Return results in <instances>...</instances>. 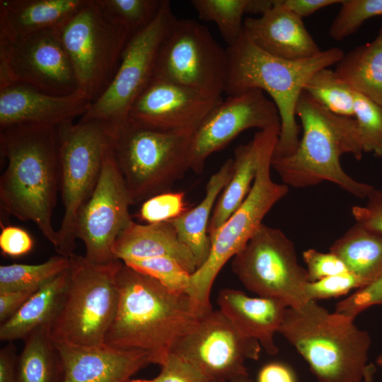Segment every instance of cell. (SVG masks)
<instances>
[{
    "label": "cell",
    "instance_id": "cell-1",
    "mask_svg": "<svg viewBox=\"0 0 382 382\" xmlns=\"http://www.w3.org/2000/svg\"><path fill=\"white\" fill-rule=\"evenodd\" d=\"M1 152L6 167L0 178V203L9 214L32 221L54 248L52 224L59 190V127L33 124L0 129Z\"/></svg>",
    "mask_w": 382,
    "mask_h": 382
},
{
    "label": "cell",
    "instance_id": "cell-2",
    "mask_svg": "<svg viewBox=\"0 0 382 382\" xmlns=\"http://www.w3.org/2000/svg\"><path fill=\"white\" fill-rule=\"evenodd\" d=\"M116 282L118 306L104 344L146 352L161 366L200 317L192 299L171 291L124 262Z\"/></svg>",
    "mask_w": 382,
    "mask_h": 382
},
{
    "label": "cell",
    "instance_id": "cell-3",
    "mask_svg": "<svg viewBox=\"0 0 382 382\" xmlns=\"http://www.w3.org/2000/svg\"><path fill=\"white\" fill-rule=\"evenodd\" d=\"M296 115L303 129L296 150L273 156L271 162L283 183L299 188L328 181L354 197L367 198L375 188L349 176L340 164L343 154L359 160L364 153L355 119L331 112L304 91Z\"/></svg>",
    "mask_w": 382,
    "mask_h": 382
},
{
    "label": "cell",
    "instance_id": "cell-4",
    "mask_svg": "<svg viewBox=\"0 0 382 382\" xmlns=\"http://www.w3.org/2000/svg\"><path fill=\"white\" fill-rule=\"evenodd\" d=\"M226 52L228 69L224 93L229 96L260 89L267 93L281 121L273 156L292 154L300 141L296 109L306 82L317 71L335 65L344 52L330 47L308 59H285L260 50L243 31L236 43L228 46Z\"/></svg>",
    "mask_w": 382,
    "mask_h": 382
},
{
    "label": "cell",
    "instance_id": "cell-5",
    "mask_svg": "<svg viewBox=\"0 0 382 382\" xmlns=\"http://www.w3.org/2000/svg\"><path fill=\"white\" fill-rule=\"evenodd\" d=\"M354 321L308 301L287 308L278 332L306 361L318 382H364L371 338Z\"/></svg>",
    "mask_w": 382,
    "mask_h": 382
},
{
    "label": "cell",
    "instance_id": "cell-6",
    "mask_svg": "<svg viewBox=\"0 0 382 382\" xmlns=\"http://www.w3.org/2000/svg\"><path fill=\"white\" fill-rule=\"evenodd\" d=\"M67 286L48 327L52 340L74 347L103 345L119 300L116 275L122 262L94 264L72 255Z\"/></svg>",
    "mask_w": 382,
    "mask_h": 382
},
{
    "label": "cell",
    "instance_id": "cell-7",
    "mask_svg": "<svg viewBox=\"0 0 382 382\" xmlns=\"http://www.w3.org/2000/svg\"><path fill=\"white\" fill-rule=\"evenodd\" d=\"M191 136L127 123L112 134L110 146L131 204L170 191L190 169Z\"/></svg>",
    "mask_w": 382,
    "mask_h": 382
},
{
    "label": "cell",
    "instance_id": "cell-8",
    "mask_svg": "<svg viewBox=\"0 0 382 382\" xmlns=\"http://www.w3.org/2000/svg\"><path fill=\"white\" fill-rule=\"evenodd\" d=\"M277 141L278 137L266 146L250 192L241 205L209 236V256L190 276L188 295L200 316L212 309L211 291L222 267L245 245L266 214L289 192L288 186L274 182L270 173Z\"/></svg>",
    "mask_w": 382,
    "mask_h": 382
},
{
    "label": "cell",
    "instance_id": "cell-9",
    "mask_svg": "<svg viewBox=\"0 0 382 382\" xmlns=\"http://www.w3.org/2000/svg\"><path fill=\"white\" fill-rule=\"evenodd\" d=\"M59 132L64 214L54 249L58 255L70 257L74 254L79 213L96 187L112 132L105 122L92 120L64 123L59 126Z\"/></svg>",
    "mask_w": 382,
    "mask_h": 382
},
{
    "label": "cell",
    "instance_id": "cell-10",
    "mask_svg": "<svg viewBox=\"0 0 382 382\" xmlns=\"http://www.w3.org/2000/svg\"><path fill=\"white\" fill-rule=\"evenodd\" d=\"M58 33L80 92L95 102L112 82L132 34L110 21L95 0H89Z\"/></svg>",
    "mask_w": 382,
    "mask_h": 382
},
{
    "label": "cell",
    "instance_id": "cell-11",
    "mask_svg": "<svg viewBox=\"0 0 382 382\" xmlns=\"http://www.w3.org/2000/svg\"><path fill=\"white\" fill-rule=\"evenodd\" d=\"M231 268L242 284L260 297L299 308L308 301L306 269L297 261L294 243L279 228L262 224L232 258Z\"/></svg>",
    "mask_w": 382,
    "mask_h": 382
},
{
    "label": "cell",
    "instance_id": "cell-12",
    "mask_svg": "<svg viewBox=\"0 0 382 382\" xmlns=\"http://www.w3.org/2000/svg\"><path fill=\"white\" fill-rule=\"evenodd\" d=\"M176 19L170 1L163 0L154 21L130 36L110 86L79 120L103 121L112 134L127 123L131 106L154 76L161 45Z\"/></svg>",
    "mask_w": 382,
    "mask_h": 382
},
{
    "label": "cell",
    "instance_id": "cell-13",
    "mask_svg": "<svg viewBox=\"0 0 382 382\" xmlns=\"http://www.w3.org/2000/svg\"><path fill=\"white\" fill-rule=\"evenodd\" d=\"M228 57L209 30L193 19H176L162 42L154 76L203 94L221 97Z\"/></svg>",
    "mask_w": 382,
    "mask_h": 382
},
{
    "label": "cell",
    "instance_id": "cell-14",
    "mask_svg": "<svg viewBox=\"0 0 382 382\" xmlns=\"http://www.w3.org/2000/svg\"><path fill=\"white\" fill-rule=\"evenodd\" d=\"M14 84L57 96L81 93L58 29L0 37V88Z\"/></svg>",
    "mask_w": 382,
    "mask_h": 382
},
{
    "label": "cell",
    "instance_id": "cell-15",
    "mask_svg": "<svg viewBox=\"0 0 382 382\" xmlns=\"http://www.w3.org/2000/svg\"><path fill=\"white\" fill-rule=\"evenodd\" d=\"M262 347L246 336L219 309L199 317L173 347L209 381H228L248 376L247 360H257Z\"/></svg>",
    "mask_w": 382,
    "mask_h": 382
},
{
    "label": "cell",
    "instance_id": "cell-16",
    "mask_svg": "<svg viewBox=\"0 0 382 382\" xmlns=\"http://www.w3.org/2000/svg\"><path fill=\"white\" fill-rule=\"evenodd\" d=\"M110 142L96 187L81 209L76 224V238L85 245L84 257L94 264L117 260L113 253L115 243L132 221L129 194Z\"/></svg>",
    "mask_w": 382,
    "mask_h": 382
},
{
    "label": "cell",
    "instance_id": "cell-17",
    "mask_svg": "<svg viewBox=\"0 0 382 382\" xmlns=\"http://www.w3.org/2000/svg\"><path fill=\"white\" fill-rule=\"evenodd\" d=\"M279 111L265 93L252 89L229 96L216 105L191 136L190 169L202 173L207 158L224 148L242 132L280 129Z\"/></svg>",
    "mask_w": 382,
    "mask_h": 382
},
{
    "label": "cell",
    "instance_id": "cell-18",
    "mask_svg": "<svg viewBox=\"0 0 382 382\" xmlns=\"http://www.w3.org/2000/svg\"><path fill=\"white\" fill-rule=\"evenodd\" d=\"M222 100L154 76L130 108L127 122L155 131L192 136Z\"/></svg>",
    "mask_w": 382,
    "mask_h": 382
},
{
    "label": "cell",
    "instance_id": "cell-19",
    "mask_svg": "<svg viewBox=\"0 0 382 382\" xmlns=\"http://www.w3.org/2000/svg\"><path fill=\"white\" fill-rule=\"evenodd\" d=\"M90 105L81 93L57 96L23 85L7 86L0 88V129L21 124L59 127L83 116Z\"/></svg>",
    "mask_w": 382,
    "mask_h": 382
},
{
    "label": "cell",
    "instance_id": "cell-20",
    "mask_svg": "<svg viewBox=\"0 0 382 382\" xmlns=\"http://www.w3.org/2000/svg\"><path fill=\"white\" fill-rule=\"evenodd\" d=\"M55 345L63 361V382H128L137 372L154 364L149 353L137 349H116L105 344Z\"/></svg>",
    "mask_w": 382,
    "mask_h": 382
},
{
    "label": "cell",
    "instance_id": "cell-21",
    "mask_svg": "<svg viewBox=\"0 0 382 382\" xmlns=\"http://www.w3.org/2000/svg\"><path fill=\"white\" fill-rule=\"evenodd\" d=\"M243 31L260 50L279 58L300 60L322 52L303 19L282 7L277 0L262 15L245 18Z\"/></svg>",
    "mask_w": 382,
    "mask_h": 382
},
{
    "label": "cell",
    "instance_id": "cell-22",
    "mask_svg": "<svg viewBox=\"0 0 382 382\" xmlns=\"http://www.w3.org/2000/svg\"><path fill=\"white\" fill-rule=\"evenodd\" d=\"M219 310L244 335L257 340L270 355L278 353L274 335L282 324L287 306L267 297H251L242 291L226 288L216 299Z\"/></svg>",
    "mask_w": 382,
    "mask_h": 382
},
{
    "label": "cell",
    "instance_id": "cell-23",
    "mask_svg": "<svg viewBox=\"0 0 382 382\" xmlns=\"http://www.w3.org/2000/svg\"><path fill=\"white\" fill-rule=\"evenodd\" d=\"M113 253L122 262L166 257L178 261L191 274L198 268L189 248L170 221L139 224L133 220L117 237Z\"/></svg>",
    "mask_w": 382,
    "mask_h": 382
},
{
    "label": "cell",
    "instance_id": "cell-24",
    "mask_svg": "<svg viewBox=\"0 0 382 382\" xmlns=\"http://www.w3.org/2000/svg\"><path fill=\"white\" fill-rule=\"evenodd\" d=\"M89 0H1L0 37L60 28Z\"/></svg>",
    "mask_w": 382,
    "mask_h": 382
},
{
    "label": "cell",
    "instance_id": "cell-25",
    "mask_svg": "<svg viewBox=\"0 0 382 382\" xmlns=\"http://www.w3.org/2000/svg\"><path fill=\"white\" fill-rule=\"evenodd\" d=\"M279 128L259 130L252 140L234 150L233 171L214 206L208 233L212 235L241 205L255 179L263 152L267 144L279 137Z\"/></svg>",
    "mask_w": 382,
    "mask_h": 382
},
{
    "label": "cell",
    "instance_id": "cell-26",
    "mask_svg": "<svg viewBox=\"0 0 382 382\" xmlns=\"http://www.w3.org/2000/svg\"><path fill=\"white\" fill-rule=\"evenodd\" d=\"M233 171V160L228 158L209 179L205 195L195 207L180 216L169 221L180 240L193 254L198 268L207 260L211 248L208 233L209 223L222 190L230 180ZM197 268V269H198Z\"/></svg>",
    "mask_w": 382,
    "mask_h": 382
},
{
    "label": "cell",
    "instance_id": "cell-27",
    "mask_svg": "<svg viewBox=\"0 0 382 382\" xmlns=\"http://www.w3.org/2000/svg\"><path fill=\"white\" fill-rule=\"evenodd\" d=\"M69 276V268L40 286L12 317L1 323L0 340H23L35 330L49 327L61 306Z\"/></svg>",
    "mask_w": 382,
    "mask_h": 382
},
{
    "label": "cell",
    "instance_id": "cell-28",
    "mask_svg": "<svg viewBox=\"0 0 382 382\" xmlns=\"http://www.w3.org/2000/svg\"><path fill=\"white\" fill-rule=\"evenodd\" d=\"M334 71L356 93L382 106V26L372 41L345 54Z\"/></svg>",
    "mask_w": 382,
    "mask_h": 382
},
{
    "label": "cell",
    "instance_id": "cell-29",
    "mask_svg": "<svg viewBox=\"0 0 382 382\" xmlns=\"http://www.w3.org/2000/svg\"><path fill=\"white\" fill-rule=\"evenodd\" d=\"M330 252L336 255L365 285L382 275L381 232L356 223L333 243Z\"/></svg>",
    "mask_w": 382,
    "mask_h": 382
},
{
    "label": "cell",
    "instance_id": "cell-30",
    "mask_svg": "<svg viewBox=\"0 0 382 382\" xmlns=\"http://www.w3.org/2000/svg\"><path fill=\"white\" fill-rule=\"evenodd\" d=\"M23 342L18 357L16 382H63L62 359L48 327L35 330Z\"/></svg>",
    "mask_w": 382,
    "mask_h": 382
},
{
    "label": "cell",
    "instance_id": "cell-31",
    "mask_svg": "<svg viewBox=\"0 0 382 382\" xmlns=\"http://www.w3.org/2000/svg\"><path fill=\"white\" fill-rule=\"evenodd\" d=\"M71 258L57 255L35 265L18 264L0 266V292L39 289L69 268Z\"/></svg>",
    "mask_w": 382,
    "mask_h": 382
},
{
    "label": "cell",
    "instance_id": "cell-32",
    "mask_svg": "<svg viewBox=\"0 0 382 382\" xmlns=\"http://www.w3.org/2000/svg\"><path fill=\"white\" fill-rule=\"evenodd\" d=\"M303 91L331 112L354 117L356 92L334 70L317 71L306 82Z\"/></svg>",
    "mask_w": 382,
    "mask_h": 382
},
{
    "label": "cell",
    "instance_id": "cell-33",
    "mask_svg": "<svg viewBox=\"0 0 382 382\" xmlns=\"http://www.w3.org/2000/svg\"><path fill=\"white\" fill-rule=\"evenodd\" d=\"M198 17L214 22L223 39L231 46L243 33V16L249 0H192Z\"/></svg>",
    "mask_w": 382,
    "mask_h": 382
},
{
    "label": "cell",
    "instance_id": "cell-34",
    "mask_svg": "<svg viewBox=\"0 0 382 382\" xmlns=\"http://www.w3.org/2000/svg\"><path fill=\"white\" fill-rule=\"evenodd\" d=\"M112 22L134 34L149 26L158 16L163 0H95Z\"/></svg>",
    "mask_w": 382,
    "mask_h": 382
},
{
    "label": "cell",
    "instance_id": "cell-35",
    "mask_svg": "<svg viewBox=\"0 0 382 382\" xmlns=\"http://www.w3.org/2000/svg\"><path fill=\"white\" fill-rule=\"evenodd\" d=\"M124 263L152 277L171 291L188 294L191 274L172 258L152 257L129 260Z\"/></svg>",
    "mask_w": 382,
    "mask_h": 382
},
{
    "label": "cell",
    "instance_id": "cell-36",
    "mask_svg": "<svg viewBox=\"0 0 382 382\" xmlns=\"http://www.w3.org/2000/svg\"><path fill=\"white\" fill-rule=\"evenodd\" d=\"M332 20L329 36L342 40L352 35L367 20L382 16V0H343Z\"/></svg>",
    "mask_w": 382,
    "mask_h": 382
},
{
    "label": "cell",
    "instance_id": "cell-37",
    "mask_svg": "<svg viewBox=\"0 0 382 382\" xmlns=\"http://www.w3.org/2000/svg\"><path fill=\"white\" fill-rule=\"evenodd\" d=\"M354 111L364 152L382 158V106L356 93Z\"/></svg>",
    "mask_w": 382,
    "mask_h": 382
},
{
    "label": "cell",
    "instance_id": "cell-38",
    "mask_svg": "<svg viewBox=\"0 0 382 382\" xmlns=\"http://www.w3.org/2000/svg\"><path fill=\"white\" fill-rule=\"evenodd\" d=\"M189 209L185 192L170 190L143 202L137 216L145 224L160 223L173 220Z\"/></svg>",
    "mask_w": 382,
    "mask_h": 382
},
{
    "label": "cell",
    "instance_id": "cell-39",
    "mask_svg": "<svg viewBox=\"0 0 382 382\" xmlns=\"http://www.w3.org/2000/svg\"><path fill=\"white\" fill-rule=\"evenodd\" d=\"M364 282L349 271L323 278L316 282H308L306 286L308 301H318L338 297L352 289L364 286Z\"/></svg>",
    "mask_w": 382,
    "mask_h": 382
},
{
    "label": "cell",
    "instance_id": "cell-40",
    "mask_svg": "<svg viewBox=\"0 0 382 382\" xmlns=\"http://www.w3.org/2000/svg\"><path fill=\"white\" fill-rule=\"evenodd\" d=\"M308 282L348 272L345 263L334 253H323L310 248L303 252Z\"/></svg>",
    "mask_w": 382,
    "mask_h": 382
},
{
    "label": "cell",
    "instance_id": "cell-41",
    "mask_svg": "<svg viewBox=\"0 0 382 382\" xmlns=\"http://www.w3.org/2000/svg\"><path fill=\"white\" fill-rule=\"evenodd\" d=\"M161 367L155 382H209L192 364L171 352Z\"/></svg>",
    "mask_w": 382,
    "mask_h": 382
},
{
    "label": "cell",
    "instance_id": "cell-42",
    "mask_svg": "<svg viewBox=\"0 0 382 382\" xmlns=\"http://www.w3.org/2000/svg\"><path fill=\"white\" fill-rule=\"evenodd\" d=\"M34 245L31 236L23 228L15 226L1 228L0 249L3 255L18 257L30 253Z\"/></svg>",
    "mask_w": 382,
    "mask_h": 382
},
{
    "label": "cell",
    "instance_id": "cell-43",
    "mask_svg": "<svg viewBox=\"0 0 382 382\" xmlns=\"http://www.w3.org/2000/svg\"><path fill=\"white\" fill-rule=\"evenodd\" d=\"M364 206H354L352 214L356 223L382 233V190L374 189Z\"/></svg>",
    "mask_w": 382,
    "mask_h": 382
},
{
    "label": "cell",
    "instance_id": "cell-44",
    "mask_svg": "<svg viewBox=\"0 0 382 382\" xmlns=\"http://www.w3.org/2000/svg\"><path fill=\"white\" fill-rule=\"evenodd\" d=\"M38 289L0 292V322L12 317Z\"/></svg>",
    "mask_w": 382,
    "mask_h": 382
},
{
    "label": "cell",
    "instance_id": "cell-45",
    "mask_svg": "<svg viewBox=\"0 0 382 382\" xmlns=\"http://www.w3.org/2000/svg\"><path fill=\"white\" fill-rule=\"evenodd\" d=\"M343 0H277L284 8L301 18L308 17L320 9L336 4H341Z\"/></svg>",
    "mask_w": 382,
    "mask_h": 382
},
{
    "label": "cell",
    "instance_id": "cell-46",
    "mask_svg": "<svg viewBox=\"0 0 382 382\" xmlns=\"http://www.w3.org/2000/svg\"><path fill=\"white\" fill-rule=\"evenodd\" d=\"M257 382H296V380L290 367L274 361L262 367L257 375Z\"/></svg>",
    "mask_w": 382,
    "mask_h": 382
},
{
    "label": "cell",
    "instance_id": "cell-47",
    "mask_svg": "<svg viewBox=\"0 0 382 382\" xmlns=\"http://www.w3.org/2000/svg\"><path fill=\"white\" fill-rule=\"evenodd\" d=\"M18 355L12 342L0 350V382H16Z\"/></svg>",
    "mask_w": 382,
    "mask_h": 382
},
{
    "label": "cell",
    "instance_id": "cell-48",
    "mask_svg": "<svg viewBox=\"0 0 382 382\" xmlns=\"http://www.w3.org/2000/svg\"><path fill=\"white\" fill-rule=\"evenodd\" d=\"M273 6V0H249L247 13L259 14L267 12Z\"/></svg>",
    "mask_w": 382,
    "mask_h": 382
},
{
    "label": "cell",
    "instance_id": "cell-49",
    "mask_svg": "<svg viewBox=\"0 0 382 382\" xmlns=\"http://www.w3.org/2000/svg\"><path fill=\"white\" fill-rule=\"evenodd\" d=\"M375 371L374 365L372 364H368L364 373V382H373Z\"/></svg>",
    "mask_w": 382,
    "mask_h": 382
},
{
    "label": "cell",
    "instance_id": "cell-50",
    "mask_svg": "<svg viewBox=\"0 0 382 382\" xmlns=\"http://www.w3.org/2000/svg\"><path fill=\"white\" fill-rule=\"evenodd\" d=\"M209 382H253L248 376H241L228 381H209Z\"/></svg>",
    "mask_w": 382,
    "mask_h": 382
},
{
    "label": "cell",
    "instance_id": "cell-51",
    "mask_svg": "<svg viewBox=\"0 0 382 382\" xmlns=\"http://www.w3.org/2000/svg\"><path fill=\"white\" fill-rule=\"evenodd\" d=\"M128 382H155L154 378V379H135V380H129Z\"/></svg>",
    "mask_w": 382,
    "mask_h": 382
},
{
    "label": "cell",
    "instance_id": "cell-52",
    "mask_svg": "<svg viewBox=\"0 0 382 382\" xmlns=\"http://www.w3.org/2000/svg\"><path fill=\"white\" fill-rule=\"evenodd\" d=\"M376 363L378 366L382 367V353L379 356H378L376 359Z\"/></svg>",
    "mask_w": 382,
    "mask_h": 382
}]
</instances>
